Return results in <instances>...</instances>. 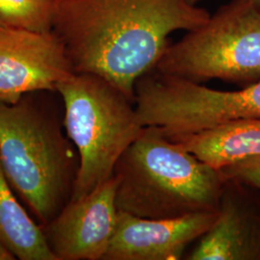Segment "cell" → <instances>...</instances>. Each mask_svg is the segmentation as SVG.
Segmentation results:
<instances>
[{
    "label": "cell",
    "mask_w": 260,
    "mask_h": 260,
    "mask_svg": "<svg viewBox=\"0 0 260 260\" xmlns=\"http://www.w3.org/2000/svg\"><path fill=\"white\" fill-rule=\"evenodd\" d=\"M210 14L187 0H54L52 32L75 74L96 75L135 103V87L153 71L178 30Z\"/></svg>",
    "instance_id": "cell-1"
},
{
    "label": "cell",
    "mask_w": 260,
    "mask_h": 260,
    "mask_svg": "<svg viewBox=\"0 0 260 260\" xmlns=\"http://www.w3.org/2000/svg\"><path fill=\"white\" fill-rule=\"evenodd\" d=\"M120 211L145 219L216 212L226 180L158 126H145L114 170Z\"/></svg>",
    "instance_id": "cell-2"
},
{
    "label": "cell",
    "mask_w": 260,
    "mask_h": 260,
    "mask_svg": "<svg viewBox=\"0 0 260 260\" xmlns=\"http://www.w3.org/2000/svg\"><path fill=\"white\" fill-rule=\"evenodd\" d=\"M70 141L57 120L28 94L16 103L0 101V161L41 225L71 200L78 164Z\"/></svg>",
    "instance_id": "cell-3"
},
{
    "label": "cell",
    "mask_w": 260,
    "mask_h": 260,
    "mask_svg": "<svg viewBox=\"0 0 260 260\" xmlns=\"http://www.w3.org/2000/svg\"><path fill=\"white\" fill-rule=\"evenodd\" d=\"M64 127L78 152L70 201L83 198L114 175L117 162L144 129L135 103L102 77L74 74L57 85Z\"/></svg>",
    "instance_id": "cell-4"
},
{
    "label": "cell",
    "mask_w": 260,
    "mask_h": 260,
    "mask_svg": "<svg viewBox=\"0 0 260 260\" xmlns=\"http://www.w3.org/2000/svg\"><path fill=\"white\" fill-rule=\"evenodd\" d=\"M197 83L254 82L260 78V11L251 0H232L203 25L169 45L154 69Z\"/></svg>",
    "instance_id": "cell-5"
},
{
    "label": "cell",
    "mask_w": 260,
    "mask_h": 260,
    "mask_svg": "<svg viewBox=\"0 0 260 260\" xmlns=\"http://www.w3.org/2000/svg\"><path fill=\"white\" fill-rule=\"evenodd\" d=\"M135 107L144 126H158L169 137L260 119V78L238 91H220L153 70L136 83Z\"/></svg>",
    "instance_id": "cell-6"
},
{
    "label": "cell",
    "mask_w": 260,
    "mask_h": 260,
    "mask_svg": "<svg viewBox=\"0 0 260 260\" xmlns=\"http://www.w3.org/2000/svg\"><path fill=\"white\" fill-rule=\"evenodd\" d=\"M74 74L64 45L52 31H0L1 102L16 103L29 93L56 91Z\"/></svg>",
    "instance_id": "cell-7"
},
{
    "label": "cell",
    "mask_w": 260,
    "mask_h": 260,
    "mask_svg": "<svg viewBox=\"0 0 260 260\" xmlns=\"http://www.w3.org/2000/svg\"><path fill=\"white\" fill-rule=\"evenodd\" d=\"M116 193L113 175L88 195L70 201L42 225L57 260H103L118 220Z\"/></svg>",
    "instance_id": "cell-8"
},
{
    "label": "cell",
    "mask_w": 260,
    "mask_h": 260,
    "mask_svg": "<svg viewBox=\"0 0 260 260\" xmlns=\"http://www.w3.org/2000/svg\"><path fill=\"white\" fill-rule=\"evenodd\" d=\"M216 212L173 219H145L120 211L103 260H178L189 244L203 237Z\"/></svg>",
    "instance_id": "cell-9"
},
{
    "label": "cell",
    "mask_w": 260,
    "mask_h": 260,
    "mask_svg": "<svg viewBox=\"0 0 260 260\" xmlns=\"http://www.w3.org/2000/svg\"><path fill=\"white\" fill-rule=\"evenodd\" d=\"M187 259H260V215L244 202L237 181L226 178L217 219Z\"/></svg>",
    "instance_id": "cell-10"
},
{
    "label": "cell",
    "mask_w": 260,
    "mask_h": 260,
    "mask_svg": "<svg viewBox=\"0 0 260 260\" xmlns=\"http://www.w3.org/2000/svg\"><path fill=\"white\" fill-rule=\"evenodd\" d=\"M170 138L217 169L247 158L260 157V119L232 121Z\"/></svg>",
    "instance_id": "cell-11"
},
{
    "label": "cell",
    "mask_w": 260,
    "mask_h": 260,
    "mask_svg": "<svg viewBox=\"0 0 260 260\" xmlns=\"http://www.w3.org/2000/svg\"><path fill=\"white\" fill-rule=\"evenodd\" d=\"M0 161V240L15 258L57 260L42 225L19 204Z\"/></svg>",
    "instance_id": "cell-12"
},
{
    "label": "cell",
    "mask_w": 260,
    "mask_h": 260,
    "mask_svg": "<svg viewBox=\"0 0 260 260\" xmlns=\"http://www.w3.org/2000/svg\"><path fill=\"white\" fill-rule=\"evenodd\" d=\"M54 0H0V20L8 27L52 31Z\"/></svg>",
    "instance_id": "cell-13"
},
{
    "label": "cell",
    "mask_w": 260,
    "mask_h": 260,
    "mask_svg": "<svg viewBox=\"0 0 260 260\" xmlns=\"http://www.w3.org/2000/svg\"><path fill=\"white\" fill-rule=\"evenodd\" d=\"M224 177L260 190V157H251L222 168Z\"/></svg>",
    "instance_id": "cell-14"
},
{
    "label": "cell",
    "mask_w": 260,
    "mask_h": 260,
    "mask_svg": "<svg viewBox=\"0 0 260 260\" xmlns=\"http://www.w3.org/2000/svg\"><path fill=\"white\" fill-rule=\"evenodd\" d=\"M16 259L15 256L10 252L9 250L4 246V244L0 240V260Z\"/></svg>",
    "instance_id": "cell-15"
},
{
    "label": "cell",
    "mask_w": 260,
    "mask_h": 260,
    "mask_svg": "<svg viewBox=\"0 0 260 260\" xmlns=\"http://www.w3.org/2000/svg\"><path fill=\"white\" fill-rule=\"evenodd\" d=\"M251 1L254 4V6L260 11V0H251Z\"/></svg>",
    "instance_id": "cell-16"
},
{
    "label": "cell",
    "mask_w": 260,
    "mask_h": 260,
    "mask_svg": "<svg viewBox=\"0 0 260 260\" xmlns=\"http://www.w3.org/2000/svg\"><path fill=\"white\" fill-rule=\"evenodd\" d=\"M188 2H190L191 4H195V5H198V3H200V2H202V1H205V0H187Z\"/></svg>",
    "instance_id": "cell-17"
},
{
    "label": "cell",
    "mask_w": 260,
    "mask_h": 260,
    "mask_svg": "<svg viewBox=\"0 0 260 260\" xmlns=\"http://www.w3.org/2000/svg\"><path fill=\"white\" fill-rule=\"evenodd\" d=\"M6 27H8V26H6V25H5V24L0 20V31H1V30H3L4 28Z\"/></svg>",
    "instance_id": "cell-18"
}]
</instances>
